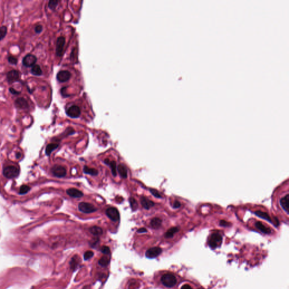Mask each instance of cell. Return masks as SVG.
<instances>
[{
  "label": "cell",
  "instance_id": "52a82bcc",
  "mask_svg": "<svg viewBox=\"0 0 289 289\" xmlns=\"http://www.w3.org/2000/svg\"><path fill=\"white\" fill-rule=\"evenodd\" d=\"M162 252V250L159 247H154L147 250L145 254L146 257L149 259H154L158 256Z\"/></svg>",
  "mask_w": 289,
  "mask_h": 289
},
{
  "label": "cell",
  "instance_id": "603a6c76",
  "mask_svg": "<svg viewBox=\"0 0 289 289\" xmlns=\"http://www.w3.org/2000/svg\"><path fill=\"white\" fill-rule=\"evenodd\" d=\"M89 231L93 235L96 236H99L103 234L102 229L101 227H99V226H92L89 229Z\"/></svg>",
  "mask_w": 289,
  "mask_h": 289
},
{
  "label": "cell",
  "instance_id": "7402d4cb",
  "mask_svg": "<svg viewBox=\"0 0 289 289\" xmlns=\"http://www.w3.org/2000/svg\"><path fill=\"white\" fill-rule=\"evenodd\" d=\"M162 223V220L160 218H154L151 220L150 225L153 228L158 229L161 226Z\"/></svg>",
  "mask_w": 289,
  "mask_h": 289
},
{
  "label": "cell",
  "instance_id": "83f0119b",
  "mask_svg": "<svg viewBox=\"0 0 289 289\" xmlns=\"http://www.w3.org/2000/svg\"><path fill=\"white\" fill-rule=\"evenodd\" d=\"M79 257H76V256H74L73 257V258L72 259L71 261H70V265H71V267L72 269L73 270H75L76 268H77V266L79 265V260H78V258Z\"/></svg>",
  "mask_w": 289,
  "mask_h": 289
},
{
  "label": "cell",
  "instance_id": "1f68e13d",
  "mask_svg": "<svg viewBox=\"0 0 289 289\" xmlns=\"http://www.w3.org/2000/svg\"><path fill=\"white\" fill-rule=\"evenodd\" d=\"M58 1H54V0H51L49 2L48 6L49 8L51 9V10H54L57 6L58 4Z\"/></svg>",
  "mask_w": 289,
  "mask_h": 289
},
{
  "label": "cell",
  "instance_id": "b9f144b4",
  "mask_svg": "<svg viewBox=\"0 0 289 289\" xmlns=\"http://www.w3.org/2000/svg\"><path fill=\"white\" fill-rule=\"evenodd\" d=\"M181 289H193L192 287L190 285L186 284V285H183L181 287Z\"/></svg>",
  "mask_w": 289,
  "mask_h": 289
},
{
  "label": "cell",
  "instance_id": "8fae6325",
  "mask_svg": "<svg viewBox=\"0 0 289 289\" xmlns=\"http://www.w3.org/2000/svg\"><path fill=\"white\" fill-rule=\"evenodd\" d=\"M71 76L70 72L67 70H62L59 72L57 75V79L61 83H64L69 80Z\"/></svg>",
  "mask_w": 289,
  "mask_h": 289
},
{
  "label": "cell",
  "instance_id": "8d00e7d4",
  "mask_svg": "<svg viewBox=\"0 0 289 289\" xmlns=\"http://www.w3.org/2000/svg\"><path fill=\"white\" fill-rule=\"evenodd\" d=\"M220 226H229L231 225V223L229 222H227L225 220H222L220 221Z\"/></svg>",
  "mask_w": 289,
  "mask_h": 289
},
{
  "label": "cell",
  "instance_id": "4dcf8cb0",
  "mask_svg": "<svg viewBox=\"0 0 289 289\" xmlns=\"http://www.w3.org/2000/svg\"><path fill=\"white\" fill-rule=\"evenodd\" d=\"M30 190H31V188H30L29 186L25 185L21 186V187L19 193L21 195H24V194H25L28 193Z\"/></svg>",
  "mask_w": 289,
  "mask_h": 289
},
{
  "label": "cell",
  "instance_id": "f35d334b",
  "mask_svg": "<svg viewBox=\"0 0 289 289\" xmlns=\"http://www.w3.org/2000/svg\"><path fill=\"white\" fill-rule=\"evenodd\" d=\"M181 207V203L178 201H176L174 202L173 205V207L174 209H179Z\"/></svg>",
  "mask_w": 289,
  "mask_h": 289
},
{
  "label": "cell",
  "instance_id": "ab89813d",
  "mask_svg": "<svg viewBox=\"0 0 289 289\" xmlns=\"http://www.w3.org/2000/svg\"><path fill=\"white\" fill-rule=\"evenodd\" d=\"M9 91L10 92V93H11V94H13L14 95H15V94H20V93H21L19 92H18L15 89H14V88H10V89H9Z\"/></svg>",
  "mask_w": 289,
  "mask_h": 289
},
{
  "label": "cell",
  "instance_id": "9c48e42d",
  "mask_svg": "<svg viewBox=\"0 0 289 289\" xmlns=\"http://www.w3.org/2000/svg\"><path fill=\"white\" fill-rule=\"evenodd\" d=\"M37 61V58L35 55L27 54L23 59V64L25 67H33Z\"/></svg>",
  "mask_w": 289,
  "mask_h": 289
},
{
  "label": "cell",
  "instance_id": "4fadbf2b",
  "mask_svg": "<svg viewBox=\"0 0 289 289\" xmlns=\"http://www.w3.org/2000/svg\"><path fill=\"white\" fill-rule=\"evenodd\" d=\"M280 204L282 209L286 213H289V194H286L285 197H282L280 199Z\"/></svg>",
  "mask_w": 289,
  "mask_h": 289
},
{
  "label": "cell",
  "instance_id": "ffe728a7",
  "mask_svg": "<svg viewBox=\"0 0 289 289\" xmlns=\"http://www.w3.org/2000/svg\"><path fill=\"white\" fill-rule=\"evenodd\" d=\"M117 171H118V172L119 173L120 175L122 177V178L126 179L127 177V176H128L127 169L126 168V166L124 164H119L117 167Z\"/></svg>",
  "mask_w": 289,
  "mask_h": 289
},
{
  "label": "cell",
  "instance_id": "4316f807",
  "mask_svg": "<svg viewBox=\"0 0 289 289\" xmlns=\"http://www.w3.org/2000/svg\"><path fill=\"white\" fill-rule=\"evenodd\" d=\"M110 261V259L107 257V256H103L102 257L101 259L99 260L98 263L101 265V267H106L109 265Z\"/></svg>",
  "mask_w": 289,
  "mask_h": 289
},
{
  "label": "cell",
  "instance_id": "d6986e66",
  "mask_svg": "<svg viewBox=\"0 0 289 289\" xmlns=\"http://www.w3.org/2000/svg\"><path fill=\"white\" fill-rule=\"evenodd\" d=\"M254 214H255L257 216L261 218H263L265 220H267L269 222H273L272 220L271 219V218L270 217V216L268 215V213H267L265 212H263V211H256L254 212Z\"/></svg>",
  "mask_w": 289,
  "mask_h": 289
},
{
  "label": "cell",
  "instance_id": "d590c367",
  "mask_svg": "<svg viewBox=\"0 0 289 289\" xmlns=\"http://www.w3.org/2000/svg\"><path fill=\"white\" fill-rule=\"evenodd\" d=\"M8 62L11 64H17L18 60L15 57L13 56H10L8 58Z\"/></svg>",
  "mask_w": 289,
  "mask_h": 289
},
{
  "label": "cell",
  "instance_id": "44dd1931",
  "mask_svg": "<svg viewBox=\"0 0 289 289\" xmlns=\"http://www.w3.org/2000/svg\"><path fill=\"white\" fill-rule=\"evenodd\" d=\"M58 146V144L54 143H51L48 144L45 149L46 155L49 156L51 155V153L53 152V151H54L56 149H57Z\"/></svg>",
  "mask_w": 289,
  "mask_h": 289
},
{
  "label": "cell",
  "instance_id": "30bf717a",
  "mask_svg": "<svg viewBox=\"0 0 289 289\" xmlns=\"http://www.w3.org/2000/svg\"><path fill=\"white\" fill-rule=\"evenodd\" d=\"M65 42V38L63 36L58 38L56 44V54L58 56H61L62 54Z\"/></svg>",
  "mask_w": 289,
  "mask_h": 289
},
{
  "label": "cell",
  "instance_id": "7bdbcfd3",
  "mask_svg": "<svg viewBox=\"0 0 289 289\" xmlns=\"http://www.w3.org/2000/svg\"></svg>",
  "mask_w": 289,
  "mask_h": 289
},
{
  "label": "cell",
  "instance_id": "5bb4252c",
  "mask_svg": "<svg viewBox=\"0 0 289 289\" xmlns=\"http://www.w3.org/2000/svg\"><path fill=\"white\" fill-rule=\"evenodd\" d=\"M67 194L73 198H81L83 196V193L79 190L75 188H70L67 189L66 191Z\"/></svg>",
  "mask_w": 289,
  "mask_h": 289
},
{
  "label": "cell",
  "instance_id": "277c9868",
  "mask_svg": "<svg viewBox=\"0 0 289 289\" xmlns=\"http://www.w3.org/2000/svg\"><path fill=\"white\" fill-rule=\"evenodd\" d=\"M78 209L80 211L85 214H90L96 212L97 209L94 205L86 202H81L79 204Z\"/></svg>",
  "mask_w": 289,
  "mask_h": 289
},
{
  "label": "cell",
  "instance_id": "3957f363",
  "mask_svg": "<svg viewBox=\"0 0 289 289\" xmlns=\"http://www.w3.org/2000/svg\"><path fill=\"white\" fill-rule=\"evenodd\" d=\"M222 237L218 233L212 234L209 240V245L211 248L215 249L221 245L222 242Z\"/></svg>",
  "mask_w": 289,
  "mask_h": 289
},
{
  "label": "cell",
  "instance_id": "cb8c5ba5",
  "mask_svg": "<svg viewBox=\"0 0 289 289\" xmlns=\"http://www.w3.org/2000/svg\"><path fill=\"white\" fill-rule=\"evenodd\" d=\"M179 231V228L178 227H172L171 228H170L168 230L167 232L165 234V237L167 238H172L173 237L174 235L177 232H178Z\"/></svg>",
  "mask_w": 289,
  "mask_h": 289
},
{
  "label": "cell",
  "instance_id": "6da1fadb",
  "mask_svg": "<svg viewBox=\"0 0 289 289\" xmlns=\"http://www.w3.org/2000/svg\"><path fill=\"white\" fill-rule=\"evenodd\" d=\"M3 174L7 179H14L19 174V169L15 166H8L3 169Z\"/></svg>",
  "mask_w": 289,
  "mask_h": 289
},
{
  "label": "cell",
  "instance_id": "d4e9b609",
  "mask_svg": "<svg viewBox=\"0 0 289 289\" xmlns=\"http://www.w3.org/2000/svg\"><path fill=\"white\" fill-rule=\"evenodd\" d=\"M83 171L85 173L90 175L92 176H97L98 175V171L95 168L88 167L87 166H84Z\"/></svg>",
  "mask_w": 289,
  "mask_h": 289
},
{
  "label": "cell",
  "instance_id": "8992f818",
  "mask_svg": "<svg viewBox=\"0 0 289 289\" xmlns=\"http://www.w3.org/2000/svg\"><path fill=\"white\" fill-rule=\"evenodd\" d=\"M106 214L113 222H117L120 219V214L118 210L114 207H110L106 211Z\"/></svg>",
  "mask_w": 289,
  "mask_h": 289
},
{
  "label": "cell",
  "instance_id": "2e32d148",
  "mask_svg": "<svg viewBox=\"0 0 289 289\" xmlns=\"http://www.w3.org/2000/svg\"><path fill=\"white\" fill-rule=\"evenodd\" d=\"M141 203L143 207L146 210H149L151 207L154 205V203L153 202L145 197L141 198Z\"/></svg>",
  "mask_w": 289,
  "mask_h": 289
},
{
  "label": "cell",
  "instance_id": "e575fe53",
  "mask_svg": "<svg viewBox=\"0 0 289 289\" xmlns=\"http://www.w3.org/2000/svg\"><path fill=\"white\" fill-rule=\"evenodd\" d=\"M101 251L104 254H107V255L110 254V250L108 246H103L101 248Z\"/></svg>",
  "mask_w": 289,
  "mask_h": 289
},
{
  "label": "cell",
  "instance_id": "60d3db41",
  "mask_svg": "<svg viewBox=\"0 0 289 289\" xmlns=\"http://www.w3.org/2000/svg\"><path fill=\"white\" fill-rule=\"evenodd\" d=\"M147 232V230L145 228H141L137 230V233H146Z\"/></svg>",
  "mask_w": 289,
  "mask_h": 289
},
{
  "label": "cell",
  "instance_id": "836d02e7",
  "mask_svg": "<svg viewBox=\"0 0 289 289\" xmlns=\"http://www.w3.org/2000/svg\"><path fill=\"white\" fill-rule=\"evenodd\" d=\"M150 193H151L154 197H156V198H162L161 195L159 194L158 191L157 190L154 189H150Z\"/></svg>",
  "mask_w": 289,
  "mask_h": 289
},
{
  "label": "cell",
  "instance_id": "ba28073f",
  "mask_svg": "<svg viewBox=\"0 0 289 289\" xmlns=\"http://www.w3.org/2000/svg\"><path fill=\"white\" fill-rule=\"evenodd\" d=\"M66 113L67 115L70 117L77 118L79 117L81 114V110L79 106L76 105H73L67 109Z\"/></svg>",
  "mask_w": 289,
  "mask_h": 289
},
{
  "label": "cell",
  "instance_id": "7c38bea8",
  "mask_svg": "<svg viewBox=\"0 0 289 289\" xmlns=\"http://www.w3.org/2000/svg\"><path fill=\"white\" fill-rule=\"evenodd\" d=\"M19 73L17 70H11L8 72L7 74V79L9 83H13L14 82L17 81L19 79Z\"/></svg>",
  "mask_w": 289,
  "mask_h": 289
},
{
  "label": "cell",
  "instance_id": "e0dca14e",
  "mask_svg": "<svg viewBox=\"0 0 289 289\" xmlns=\"http://www.w3.org/2000/svg\"><path fill=\"white\" fill-rule=\"evenodd\" d=\"M255 226L259 230L265 234H270L271 233V230L264 225L263 223L260 222H257L255 223Z\"/></svg>",
  "mask_w": 289,
  "mask_h": 289
},
{
  "label": "cell",
  "instance_id": "d6a6232c",
  "mask_svg": "<svg viewBox=\"0 0 289 289\" xmlns=\"http://www.w3.org/2000/svg\"><path fill=\"white\" fill-rule=\"evenodd\" d=\"M94 255V252L92 251H87L84 253V259L85 260H88L92 258Z\"/></svg>",
  "mask_w": 289,
  "mask_h": 289
},
{
  "label": "cell",
  "instance_id": "484cf974",
  "mask_svg": "<svg viewBox=\"0 0 289 289\" xmlns=\"http://www.w3.org/2000/svg\"><path fill=\"white\" fill-rule=\"evenodd\" d=\"M31 73L34 76H40L42 74V71L40 66L38 64H34L31 69Z\"/></svg>",
  "mask_w": 289,
  "mask_h": 289
},
{
  "label": "cell",
  "instance_id": "74e56055",
  "mask_svg": "<svg viewBox=\"0 0 289 289\" xmlns=\"http://www.w3.org/2000/svg\"><path fill=\"white\" fill-rule=\"evenodd\" d=\"M42 29H43V27H42V25H36V27L34 28V31H35L36 33L40 34L42 32Z\"/></svg>",
  "mask_w": 289,
  "mask_h": 289
},
{
  "label": "cell",
  "instance_id": "f1b7e54d",
  "mask_svg": "<svg viewBox=\"0 0 289 289\" xmlns=\"http://www.w3.org/2000/svg\"><path fill=\"white\" fill-rule=\"evenodd\" d=\"M130 207L133 211H136L138 208V203L136 200L134 199V198L131 197L130 198Z\"/></svg>",
  "mask_w": 289,
  "mask_h": 289
},
{
  "label": "cell",
  "instance_id": "5b68a950",
  "mask_svg": "<svg viewBox=\"0 0 289 289\" xmlns=\"http://www.w3.org/2000/svg\"><path fill=\"white\" fill-rule=\"evenodd\" d=\"M51 171L54 176L59 178L64 177L67 173L66 169L61 165H55L51 168Z\"/></svg>",
  "mask_w": 289,
  "mask_h": 289
},
{
  "label": "cell",
  "instance_id": "f546056e",
  "mask_svg": "<svg viewBox=\"0 0 289 289\" xmlns=\"http://www.w3.org/2000/svg\"><path fill=\"white\" fill-rule=\"evenodd\" d=\"M7 31L8 29L6 26H2L0 27V41L5 38L7 34Z\"/></svg>",
  "mask_w": 289,
  "mask_h": 289
},
{
  "label": "cell",
  "instance_id": "ac0fdd59",
  "mask_svg": "<svg viewBox=\"0 0 289 289\" xmlns=\"http://www.w3.org/2000/svg\"><path fill=\"white\" fill-rule=\"evenodd\" d=\"M104 162L105 164L107 165L110 166V167L111 169V172L113 176H117V164L116 162L115 161H110L109 159H105Z\"/></svg>",
  "mask_w": 289,
  "mask_h": 289
},
{
  "label": "cell",
  "instance_id": "7a4b0ae2",
  "mask_svg": "<svg viewBox=\"0 0 289 289\" xmlns=\"http://www.w3.org/2000/svg\"><path fill=\"white\" fill-rule=\"evenodd\" d=\"M161 282L164 286L167 287H172L176 285L177 280L173 274L171 273H167L162 277Z\"/></svg>",
  "mask_w": 289,
  "mask_h": 289
},
{
  "label": "cell",
  "instance_id": "9a60e30c",
  "mask_svg": "<svg viewBox=\"0 0 289 289\" xmlns=\"http://www.w3.org/2000/svg\"><path fill=\"white\" fill-rule=\"evenodd\" d=\"M15 106L19 109H27L28 107V104L27 101L23 98H18L15 101Z\"/></svg>",
  "mask_w": 289,
  "mask_h": 289
}]
</instances>
